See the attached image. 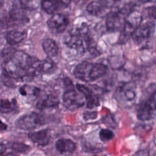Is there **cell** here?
<instances>
[{
    "label": "cell",
    "mask_w": 156,
    "mask_h": 156,
    "mask_svg": "<svg viewBox=\"0 0 156 156\" xmlns=\"http://www.w3.org/2000/svg\"><path fill=\"white\" fill-rule=\"evenodd\" d=\"M33 61L34 58L26 53L15 51L9 57L5 59L4 66L5 75L15 80L24 79Z\"/></svg>",
    "instance_id": "cell-1"
},
{
    "label": "cell",
    "mask_w": 156,
    "mask_h": 156,
    "mask_svg": "<svg viewBox=\"0 0 156 156\" xmlns=\"http://www.w3.org/2000/svg\"><path fill=\"white\" fill-rule=\"evenodd\" d=\"M107 72V66L102 63L84 61L76 66L73 74L76 78L83 82H93L102 77Z\"/></svg>",
    "instance_id": "cell-2"
},
{
    "label": "cell",
    "mask_w": 156,
    "mask_h": 156,
    "mask_svg": "<svg viewBox=\"0 0 156 156\" xmlns=\"http://www.w3.org/2000/svg\"><path fill=\"white\" fill-rule=\"evenodd\" d=\"M137 118L142 121L151 120L156 117V85H151L146 90L144 97L136 110Z\"/></svg>",
    "instance_id": "cell-3"
},
{
    "label": "cell",
    "mask_w": 156,
    "mask_h": 156,
    "mask_svg": "<svg viewBox=\"0 0 156 156\" xmlns=\"http://www.w3.org/2000/svg\"><path fill=\"white\" fill-rule=\"evenodd\" d=\"M142 15L136 11H132L127 15L120 35V42L124 43L132 37L135 30L142 21Z\"/></svg>",
    "instance_id": "cell-4"
},
{
    "label": "cell",
    "mask_w": 156,
    "mask_h": 156,
    "mask_svg": "<svg viewBox=\"0 0 156 156\" xmlns=\"http://www.w3.org/2000/svg\"><path fill=\"white\" fill-rule=\"evenodd\" d=\"M43 124H44L43 118L35 112L23 115L15 122L16 127L23 130H32Z\"/></svg>",
    "instance_id": "cell-5"
},
{
    "label": "cell",
    "mask_w": 156,
    "mask_h": 156,
    "mask_svg": "<svg viewBox=\"0 0 156 156\" xmlns=\"http://www.w3.org/2000/svg\"><path fill=\"white\" fill-rule=\"evenodd\" d=\"M85 103V99L81 93L73 87L66 88L63 95V104L66 108L75 110L83 106Z\"/></svg>",
    "instance_id": "cell-6"
},
{
    "label": "cell",
    "mask_w": 156,
    "mask_h": 156,
    "mask_svg": "<svg viewBox=\"0 0 156 156\" xmlns=\"http://www.w3.org/2000/svg\"><path fill=\"white\" fill-rule=\"evenodd\" d=\"M155 29V25L152 20H142L132 35L134 42L138 44L143 43L154 35Z\"/></svg>",
    "instance_id": "cell-7"
},
{
    "label": "cell",
    "mask_w": 156,
    "mask_h": 156,
    "mask_svg": "<svg viewBox=\"0 0 156 156\" xmlns=\"http://www.w3.org/2000/svg\"><path fill=\"white\" fill-rule=\"evenodd\" d=\"M116 99L121 102H130L136 98V86L133 82H126L119 85L115 92Z\"/></svg>",
    "instance_id": "cell-8"
},
{
    "label": "cell",
    "mask_w": 156,
    "mask_h": 156,
    "mask_svg": "<svg viewBox=\"0 0 156 156\" xmlns=\"http://www.w3.org/2000/svg\"><path fill=\"white\" fill-rule=\"evenodd\" d=\"M69 23L67 17L62 13L54 14L47 21L49 30L54 34H60L64 32Z\"/></svg>",
    "instance_id": "cell-9"
},
{
    "label": "cell",
    "mask_w": 156,
    "mask_h": 156,
    "mask_svg": "<svg viewBox=\"0 0 156 156\" xmlns=\"http://www.w3.org/2000/svg\"><path fill=\"white\" fill-rule=\"evenodd\" d=\"M119 10L118 12H111L107 15L105 26L109 32H114L122 29L126 17Z\"/></svg>",
    "instance_id": "cell-10"
},
{
    "label": "cell",
    "mask_w": 156,
    "mask_h": 156,
    "mask_svg": "<svg viewBox=\"0 0 156 156\" xmlns=\"http://www.w3.org/2000/svg\"><path fill=\"white\" fill-rule=\"evenodd\" d=\"M110 6L108 0H94L87 6V11L91 15L101 16L107 12Z\"/></svg>",
    "instance_id": "cell-11"
},
{
    "label": "cell",
    "mask_w": 156,
    "mask_h": 156,
    "mask_svg": "<svg viewBox=\"0 0 156 156\" xmlns=\"http://www.w3.org/2000/svg\"><path fill=\"white\" fill-rule=\"evenodd\" d=\"M76 88L84 96L88 108H93L99 105L100 102L98 96L88 87L82 84H77Z\"/></svg>",
    "instance_id": "cell-12"
},
{
    "label": "cell",
    "mask_w": 156,
    "mask_h": 156,
    "mask_svg": "<svg viewBox=\"0 0 156 156\" xmlns=\"http://www.w3.org/2000/svg\"><path fill=\"white\" fill-rule=\"evenodd\" d=\"M65 44L71 49L76 50L82 54L85 51L84 39L83 37L71 31L65 40Z\"/></svg>",
    "instance_id": "cell-13"
},
{
    "label": "cell",
    "mask_w": 156,
    "mask_h": 156,
    "mask_svg": "<svg viewBox=\"0 0 156 156\" xmlns=\"http://www.w3.org/2000/svg\"><path fill=\"white\" fill-rule=\"evenodd\" d=\"M28 137L37 145L46 146L49 143L51 134L48 129H43L36 132H30L28 134Z\"/></svg>",
    "instance_id": "cell-14"
},
{
    "label": "cell",
    "mask_w": 156,
    "mask_h": 156,
    "mask_svg": "<svg viewBox=\"0 0 156 156\" xmlns=\"http://www.w3.org/2000/svg\"><path fill=\"white\" fill-rule=\"evenodd\" d=\"M59 104V99L53 94H47L43 96L37 103V107L40 110L57 107Z\"/></svg>",
    "instance_id": "cell-15"
},
{
    "label": "cell",
    "mask_w": 156,
    "mask_h": 156,
    "mask_svg": "<svg viewBox=\"0 0 156 156\" xmlns=\"http://www.w3.org/2000/svg\"><path fill=\"white\" fill-rule=\"evenodd\" d=\"M57 151L60 153H71L74 151L76 145L73 141L67 138H60L55 144Z\"/></svg>",
    "instance_id": "cell-16"
},
{
    "label": "cell",
    "mask_w": 156,
    "mask_h": 156,
    "mask_svg": "<svg viewBox=\"0 0 156 156\" xmlns=\"http://www.w3.org/2000/svg\"><path fill=\"white\" fill-rule=\"evenodd\" d=\"M27 36L25 30H14L9 32L5 35L7 43L10 45H15L23 41Z\"/></svg>",
    "instance_id": "cell-17"
},
{
    "label": "cell",
    "mask_w": 156,
    "mask_h": 156,
    "mask_svg": "<svg viewBox=\"0 0 156 156\" xmlns=\"http://www.w3.org/2000/svg\"><path fill=\"white\" fill-rule=\"evenodd\" d=\"M42 48L46 54L50 58L55 57L58 54V47L54 40L46 38L42 43Z\"/></svg>",
    "instance_id": "cell-18"
},
{
    "label": "cell",
    "mask_w": 156,
    "mask_h": 156,
    "mask_svg": "<svg viewBox=\"0 0 156 156\" xmlns=\"http://www.w3.org/2000/svg\"><path fill=\"white\" fill-rule=\"evenodd\" d=\"M17 103L15 99H0V113H10L16 110Z\"/></svg>",
    "instance_id": "cell-19"
},
{
    "label": "cell",
    "mask_w": 156,
    "mask_h": 156,
    "mask_svg": "<svg viewBox=\"0 0 156 156\" xmlns=\"http://www.w3.org/2000/svg\"><path fill=\"white\" fill-rule=\"evenodd\" d=\"M19 92L24 97H29V98H33L35 99L39 94L40 89L35 87L24 85L20 88Z\"/></svg>",
    "instance_id": "cell-20"
},
{
    "label": "cell",
    "mask_w": 156,
    "mask_h": 156,
    "mask_svg": "<svg viewBox=\"0 0 156 156\" xmlns=\"http://www.w3.org/2000/svg\"><path fill=\"white\" fill-rule=\"evenodd\" d=\"M41 5L43 9L49 14L54 13L60 7L57 0H41Z\"/></svg>",
    "instance_id": "cell-21"
},
{
    "label": "cell",
    "mask_w": 156,
    "mask_h": 156,
    "mask_svg": "<svg viewBox=\"0 0 156 156\" xmlns=\"http://www.w3.org/2000/svg\"><path fill=\"white\" fill-rule=\"evenodd\" d=\"M21 5L27 9H36L41 3V0H19Z\"/></svg>",
    "instance_id": "cell-22"
},
{
    "label": "cell",
    "mask_w": 156,
    "mask_h": 156,
    "mask_svg": "<svg viewBox=\"0 0 156 156\" xmlns=\"http://www.w3.org/2000/svg\"><path fill=\"white\" fill-rule=\"evenodd\" d=\"M99 138L102 141L107 142L112 140L114 136V133L108 129H102L100 130L99 133Z\"/></svg>",
    "instance_id": "cell-23"
},
{
    "label": "cell",
    "mask_w": 156,
    "mask_h": 156,
    "mask_svg": "<svg viewBox=\"0 0 156 156\" xmlns=\"http://www.w3.org/2000/svg\"><path fill=\"white\" fill-rule=\"evenodd\" d=\"M12 148L16 152L24 153L28 152L30 150L29 146L20 142H15L12 145Z\"/></svg>",
    "instance_id": "cell-24"
},
{
    "label": "cell",
    "mask_w": 156,
    "mask_h": 156,
    "mask_svg": "<svg viewBox=\"0 0 156 156\" xmlns=\"http://www.w3.org/2000/svg\"><path fill=\"white\" fill-rule=\"evenodd\" d=\"M144 15L150 20H156V6H151L143 10Z\"/></svg>",
    "instance_id": "cell-25"
},
{
    "label": "cell",
    "mask_w": 156,
    "mask_h": 156,
    "mask_svg": "<svg viewBox=\"0 0 156 156\" xmlns=\"http://www.w3.org/2000/svg\"><path fill=\"white\" fill-rule=\"evenodd\" d=\"M97 116V113L96 112H87L83 115V118L86 120L95 119Z\"/></svg>",
    "instance_id": "cell-26"
},
{
    "label": "cell",
    "mask_w": 156,
    "mask_h": 156,
    "mask_svg": "<svg viewBox=\"0 0 156 156\" xmlns=\"http://www.w3.org/2000/svg\"><path fill=\"white\" fill-rule=\"evenodd\" d=\"M146 2H149V0H130V4L132 6L140 5Z\"/></svg>",
    "instance_id": "cell-27"
},
{
    "label": "cell",
    "mask_w": 156,
    "mask_h": 156,
    "mask_svg": "<svg viewBox=\"0 0 156 156\" xmlns=\"http://www.w3.org/2000/svg\"><path fill=\"white\" fill-rule=\"evenodd\" d=\"M57 1L59 3L60 7H66L68 5H69L71 2V0H57Z\"/></svg>",
    "instance_id": "cell-28"
},
{
    "label": "cell",
    "mask_w": 156,
    "mask_h": 156,
    "mask_svg": "<svg viewBox=\"0 0 156 156\" xmlns=\"http://www.w3.org/2000/svg\"><path fill=\"white\" fill-rule=\"evenodd\" d=\"M7 125L0 120V131H4L7 129Z\"/></svg>",
    "instance_id": "cell-29"
},
{
    "label": "cell",
    "mask_w": 156,
    "mask_h": 156,
    "mask_svg": "<svg viewBox=\"0 0 156 156\" xmlns=\"http://www.w3.org/2000/svg\"><path fill=\"white\" fill-rule=\"evenodd\" d=\"M3 156H15V155L14 154H12V153H8V154H5V155H3Z\"/></svg>",
    "instance_id": "cell-30"
},
{
    "label": "cell",
    "mask_w": 156,
    "mask_h": 156,
    "mask_svg": "<svg viewBox=\"0 0 156 156\" xmlns=\"http://www.w3.org/2000/svg\"><path fill=\"white\" fill-rule=\"evenodd\" d=\"M3 3H4V0H0V7L2 6Z\"/></svg>",
    "instance_id": "cell-31"
},
{
    "label": "cell",
    "mask_w": 156,
    "mask_h": 156,
    "mask_svg": "<svg viewBox=\"0 0 156 156\" xmlns=\"http://www.w3.org/2000/svg\"><path fill=\"white\" fill-rule=\"evenodd\" d=\"M112 1H113L114 2H118V1H119L120 0H112Z\"/></svg>",
    "instance_id": "cell-32"
},
{
    "label": "cell",
    "mask_w": 156,
    "mask_h": 156,
    "mask_svg": "<svg viewBox=\"0 0 156 156\" xmlns=\"http://www.w3.org/2000/svg\"><path fill=\"white\" fill-rule=\"evenodd\" d=\"M94 156H98V155H94Z\"/></svg>",
    "instance_id": "cell-33"
}]
</instances>
